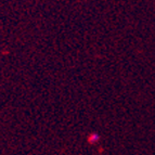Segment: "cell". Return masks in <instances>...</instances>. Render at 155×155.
Segmentation results:
<instances>
[{"mask_svg":"<svg viewBox=\"0 0 155 155\" xmlns=\"http://www.w3.org/2000/svg\"><path fill=\"white\" fill-rule=\"evenodd\" d=\"M100 139H101V137L98 132H91L88 137V142L90 143V144H97V143L100 141Z\"/></svg>","mask_w":155,"mask_h":155,"instance_id":"cell-1","label":"cell"}]
</instances>
